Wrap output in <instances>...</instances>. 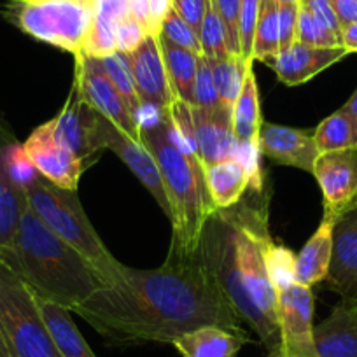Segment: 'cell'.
I'll use <instances>...</instances> for the list:
<instances>
[{
	"label": "cell",
	"instance_id": "obj_1",
	"mask_svg": "<svg viewBox=\"0 0 357 357\" xmlns=\"http://www.w3.org/2000/svg\"><path fill=\"white\" fill-rule=\"evenodd\" d=\"M72 312L112 345L172 343L202 326L243 329L200 250L193 256L168 250L154 270L123 264L112 282Z\"/></svg>",
	"mask_w": 357,
	"mask_h": 357
},
{
	"label": "cell",
	"instance_id": "obj_2",
	"mask_svg": "<svg viewBox=\"0 0 357 357\" xmlns=\"http://www.w3.org/2000/svg\"><path fill=\"white\" fill-rule=\"evenodd\" d=\"M270 195L250 190L236 205L214 211L200 242L205 264L240 321L259 336L268 354H280L279 300L268 275L264 247Z\"/></svg>",
	"mask_w": 357,
	"mask_h": 357
},
{
	"label": "cell",
	"instance_id": "obj_3",
	"mask_svg": "<svg viewBox=\"0 0 357 357\" xmlns=\"http://www.w3.org/2000/svg\"><path fill=\"white\" fill-rule=\"evenodd\" d=\"M0 257L33 293L68 312L105 286L97 268L54 235L29 205L20 219L15 245Z\"/></svg>",
	"mask_w": 357,
	"mask_h": 357
},
{
	"label": "cell",
	"instance_id": "obj_4",
	"mask_svg": "<svg viewBox=\"0 0 357 357\" xmlns=\"http://www.w3.org/2000/svg\"><path fill=\"white\" fill-rule=\"evenodd\" d=\"M142 142L153 153L170 204V250L193 256L200 250L207 219L215 211L197 151L174 132L168 116L142 126Z\"/></svg>",
	"mask_w": 357,
	"mask_h": 357
},
{
	"label": "cell",
	"instance_id": "obj_5",
	"mask_svg": "<svg viewBox=\"0 0 357 357\" xmlns=\"http://www.w3.org/2000/svg\"><path fill=\"white\" fill-rule=\"evenodd\" d=\"M25 195L29 207L54 235L60 236L93 264L105 284L114 280L123 263H119L102 242L97 229L82 208L77 191L54 186L47 178L39 175L26 188Z\"/></svg>",
	"mask_w": 357,
	"mask_h": 357
},
{
	"label": "cell",
	"instance_id": "obj_6",
	"mask_svg": "<svg viewBox=\"0 0 357 357\" xmlns=\"http://www.w3.org/2000/svg\"><path fill=\"white\" fill-rule=\"evenodd\" d=\"M97 9L98 0H8L2 15L32 39L79 56Z\"/></svg>",
	"mask_w": 357,
	"mask_h": 357
},
{
	"label": "cell",
	"instance_id": "obj_7",
	"mask_svg": "<svg viewBox=\"0 0 357 357\" xmlns=\"http://www.w3.org/2000/svg\"><path fill=\"white\" fill-rule=\"evenodd\" d=\"M0 335L11 357H61L47 333L32 289L2 257Z\"/></svg>",
	"mask_w": 357,
	"mask_h": 357
},
{
	"label": "cell",
	"instance_id": "obj_8",
	"mask_svg": "<svg viewBox=\"0 0 357 357\" xmlns=\"http://www.w3.org/2000/svg\"><path fill=\"white\" fill-rule=\"evenodd\" d=\"M74 88L89 107L95 109L133 140L142 142V125L130 111L125 98L118 93L98 58L84 54L75 56Z\"/></svg>",
	"mask_w": 357,
	"mask_h": 357
},
{
	"label": "cell",
	"instance_id": "obj_9",
	"mask_svg": "<svg viewBox=\"0 0 357 357\" xmlns=\"http://www.w3.org/2000/svg\"><path fill=\"white\" fill-rule=\"evenodd\" d=\"M23 147L44 178L58 188L77 191L79 178L88 165L58 137L53 119L37 126Z\"/></svg>",
	"mask_w": 357,
	"mask_h": 357
},
{
	"label": "cell",
	"instance_id": "obj_10",
	"mask_svg": "<svg viewBox=\"0 0 357 357\" xmlns=\"http://www.w3.org/2000/svg\"><path fill=\"white\" fill-rule=\"evenodd\" d=\"M279 300L280 356L317 357L314 343V294L312 287L293 284L277 293Z\"/></svg>",
	"mask_w": 357,
	"mask_h": 357
},
{
	"label": "cell",
	"instance_id": "obj_11",
	"mask_svg": "<svg viewBox=\"0 0 357 357\" xmlns=\"http://www.w3.org/2000/svg\"><path fill=\"white\" fill-rule=\"evenodd\" d=\"M321 188L324 215L338 218L357 205V147L321 153L312 172Z\"/></svg>",
	"mask_w": 357,
	"mask_h": 357
},
{
	"label": "cell",
	"instance_id": "obj_12",
	"mask_svg": "<svg viewBox=\"0 0 357 357\" xmlns=\"http://www.w3.org/2000/svg\"><path fill=\"white\" fill-rule=\"evenodd\" d=\"M102 118L104 116L98 114L79 97L74 86L63 109L53 118L58 137L88 167H91L105 151L104 142H102Z\"/></svg>",
	"mask_w": 357,
	"mask_h": 357
},
{
	"label": "cell",
	"instance_id": "obj_13",
	"mask_svg": "<svg viewBox=\"0 0 357 357\" xmlns=\"http://www.w3.org/2000/svg\"><path fill=\"white\" fill-rule=\"evenodd\" d=\"M132 68L137 93L142 105H151L158 112H167L177 102L170 86L160 36H147V39L132 53L125 54Z\"/></svg>",
	"mask_w": 357,
	"mask_h": 357
},
{
	"label": "cell",
	"instance_id": "obj_14",
	"mask_svg": "<svg viewBox=\"0 0 357 357\" xmlns=\"http://www.w3.org/2000/svg\"><path fill=\"white\" fill-rule=\"evenodd\" d=\"M102 142H104L105 151H112L133 172V175L153 195L156 204L170 221V204L165 193L161 172L153 153L144 146V142L133 140L105 118H102Z\"/></svg>",
	"mask_w": 357,
	"mask_h": 357
},
{
	"label": "cell",
	"instance_id": "obj_15",
	"mask_svg": "<svg viewBox=\"0 0 357 357\" xmlns=\"http://www.w3.org/2000/svg\"><path fill=\"white\" fill-rule=\"evenodd\" d=\"M190 125L202 168L236 156L238 142L233 133L229 109H198L190 105Z\"/></svg>",
	"mask_w": 357,
	"mask_h": 357
},
{
	"label": "cell",
	"instance_id": "obj_16",
	"mask_svg": "<svg viewBox=\"0 0 357 357\" xmlns=\"http://www.w3.org/2000/svg\"><path fill=\"white\" fill-rule=\"evenodd\" d=\"M326 280L342 300H357V205L336 218Z\"/></svg>",
	"mask_w": 357,
	"mask_h": 357
},
{
	"label": "cell",
	"instance_id": "obj_17",
	"mask_svg": "<svg viewBox=\"0 0 357 357\" xmlns=\"http://www.w3.org/2000/svg\"><path fill=\"white\" fill-rule=\"evenodd\" d=\"M259 151L263 156L284 167H293L312 174L319 158L314 130L264 123L261 125Z\"/></svg>",
	"mask_w": 357,
	"mask_h": 357
},
{
	"label": "cell",
	"instance_id": "obj_18",
	"mask_svg": "<svg viewBox=\"0 0 357 357\" xmlns=\"http://www.w3.org/2000/svg\"><path fill=\"white\" fill-rule=\"evenodd\" d=\"M347 50L338 47H315L294 43L287 50L279 51L275 56L268 58L263 63L275 72L277 79L286 86H300L314 79L326 68L333 67L347 56Z\"/></svg>",
	"mask_w": 357,
	"mask_h": 357
},
{
	"label": "cell",
	"instance_id": "obj_19",
	"mask_svg": "<svg viewBox=\"0 0 357 357\" xmlns=\"http://www.w3.org/2000/svg\"><path fill=\"white\" fill-rule=\"evenodd\" d=\"M317 357H357V300H342L314 328Z\"/></svg>",
	"mask_w": 357,
	"mask_h": 357
},
{
	"label": "cell",
	"instance_id": "obj_20",
	"mask_svg": "<svg viewBox=\"0 0 357 357\" xmlns=\"http://www.w3.org/2000/svg\"><path fill=\"white\" fill-rule=\"evenodd\" d=\"M247 342L250 338L245 329L233 331L221 326H202L177 336L170 345L181 357H236Z\"/></svg>",
	"mask_w": 357,
	"mask_h": 357
},
{
	"label": "cell",
	"instance_id": "obj_21",
	"mask_svg": "<svg viewBox=\"0 0 357 357\" xmlns=\"http://www.w3.org/2000/svg\"><path fill=\"white\" fill-rule=\"evenodd\" d=\"M204 174L215 211L233 207L245 197L247 190H256L252 175L236 156L208 165Z\"/></svg>",
	"mask_w": 357,
	"mask_h": 357
},
{
	"label": "cell",
	"instance_id": "obj_22",
	"mask_svg": "<svg viewBox=\"0 0 357 357\" xmlns=\"http://www.w3.org/2000/svg\"><path fill=\"white\" fill-rule=\"evenodd\" d=\"M336 218L324 215L319 228L298 252L294 263V279L301 286L312 287L328 277L333 250V226Z\"/></svg>",
	"mask_w": 357,
	"mask_h": 357
},
{
	"label": "cell",
	"instance_id": "obj_23",
	"mask_svg": "<svg viewBox=\"0 0 357 357\" xmlns=\"http://www.w3.org/2000/svg\"><path fill=\"white\" fill-rule=\"evenodd\" d=\"M33 293V291H32ZM43 321L61 357H97L72 321L70 312L33 293Z\"/></svg>",
	"mask_w": 357,
	"mask_h": 357
},
{
	"label": "cell",
	"instance_id": "obj_24",
	"mask_svg": "<svg viewBox=\"0 0 357 357\" xmlns=\"http://www.w3.org/2000/svg\"><path fill=\"white\" fill-rule=\"evenodd\" d=\"M261 125H263V116H261L259 88H257L254 68L250 65L247 68L238 98L231 109V126L236 142L243 146L259 147Z\"/></svg>",
	"mask_w": 357,
	"mask_h": 357
},
{
	"label": "cell",
	"instance_id": "obj_25",
	"mask_svg": "<svg viewBox=\"0 0 357 357\" xmlns=\"http://www.w3.org/2000/svg\"><path fill=\"white\" fill-rule=\"evenodd\" d=\"M161 53H163L165 67H167L170 86L174 89V95L177 100L191 105L193 97V84L198 70V60L200 54H195L193 51L178 47L160 36Z\"/></svg>",
	"mask_w": 357,
	"mask_h": 357
},
{
	"label": "cell",
	"instance_id": "obj_26",
	"mask_svg": "<svg viewBox=\"0 0 357 357\" xmlns=\"http://www.w3.org/2000/svg\"><path fill=\"white\" fill-rule=\"evenodd\" d=\"M4 128L0 125V137ZM26 195L16 186L0 165V256L13 249L18 231L20 219L26 208Z\"/></svg>",
	"mask_w": 357,
	"mask_h": 357
},
{
	"label": "cell",
	"instance_id": "obj_27",
	"mask_svg": "<svg viewBox=\"0 0 357 357\" xmlns=\"http://www.w3.org/2000/svg\"><path fill=\"white\" fill-rule=\"evenodd\" d=\"M211 65L212 77H214L215 88L221 104L231 111L236 98L242 89L243 79H245L247 68L252 65V61H245L238 54H228L221 58H207Z\"/></svg>",
	"mask_w": 357,
	"mask_h": 357
},
{
	"label": "cell",
	"instance_id": "obj_28",
	"mask_svg": "<svg viewBox=\"0 0 357 357\" xmlns=\"http://www.w3.org/2000/svg\"><path fill=\"white\" fill-rule=\"evenodd\" d=\"M314 139L319 154L357 147L352 119L343 107L319 123L317 128H314Z\"/></svg>",
	"mask_w": 357,
	"mask_h": 357
},
{
	"label": "cell",
	"instance_id": "obj_29",
	"mask_svg": "<svg viewBox=\"0 0 357 357\" xmlns=\"http://www.w3.org/2000/svg\"><path fill=\"white\" fill-rule=\"evenodd\" d=\"M0 165L8 174V177L23 191L40 175L37 168L33 167L23 144L11 139V135H8L6 130L0 137Z\"/></svg>",
	"mask_w": 357,
	"mask_h": 357
},
{
	"label": "cell",
	"instance_id": "obj_30",
	"mask_svg": "<svg viewBox=\"0 0 357 357\" xmlns=\"http://www.w3.org/2000/svg\"><path fill=\"white\" fill-rule=\"evenodd\" d=\"M279 6L270 0H261L259 18L254 33L252 61H264L280 51L279 39Z\"/></svg>",
	"mask_w": 357,
	"mask_h": 357
},
{
	"label": "cell",
	"instance_id": "obj_31",
	"mask_svg": "<svg viewBox=\"0 0 357 357\" xmlns=\"http://www.w3.org/2000/svg\"><path fill=\"white\" fill-rule=\"evenodd\" d=\"M104 67L105 74L111 79V82L114 84V88L118 89V93L125 98V102L128 104L130 111L135 114V118L139 119L140 125H142V119H140V114L144 111V105L140 102L139 93H137L135 81H133L132 68H130L128 60L123 53L116 51V53L109 54V56L98 58Z\"/></svg>",
	"mask_w": 357,
	"mask_h": 357
},
{
	"label": "cell",
	"instance_id": "obj_32",
	"mask_svg": "<svg viewBox=\"0 0 357 357\" xmlns=\"http://www.w3.org/2000/svg\"><path fill=\"white\" fill-rule=\"evenodd\" d=\"M264 261H266L268 275H270V280H272L277 293L296 284V279H294L296 256L289 249L279 245L275 240L270 238L264 247Z\"/></svg>",
	"mask_w": 357,
	"mask_h": 357
},
{
	"label": "cell",
	"instance_id": "obj_33",
	"mask_svg": "<svg viewBox=\"0 0 357 357\" xmlns=\"http://www.w3.org/2000/svg\"><path fill=\"white\" fill-rule=\"evenodd\" d=\"M198 37H200L202 54H204L205 58H221L233 54L231 51H229L228 36H226L225 25H222L218 13L214 11L212 4L208 6L207 15H205L204 22H202Z\"/></svg>",
	"mask_w": 357,
	"mask_h": 357
},
{
	"label": "cell",
	"instance_id": "obj_34",
	"mask_svg": "<svg viewBox=\"0 0 357 357\" xmlns=\"http://www.w3.org/2000/svg\"><path fill=\"white\" fill-rule=\"evenodd\" d=\"M298 43L315 47H338L342 37L329 30L321 20L315 18L308 9L300 6L298 11Z\"/></svg>",
	"mask_w": 357,
	"mask_h": 357
},
{
	"label": "cell",
	"instance_id": "obj_35",
	"mask_svg": "<svg viewBox=\"0 0 357 357\" xmlns=\"http://www.w3.org/2000/svg\"><path fill=\"white\" fill-rule=\"evenodd\" d=\"M191 105L198 109L225 107L221 104V100H219L218 88H215L214 77H212L211 65H208V60L204 54H200V60H198V70L197 77H195Z\"/></svg>",
	"mask_w": 357,
	"mask_h": 357
},
{
	"label": "cell",
	"instance_id": "obj_36",
	"mask_svg": "<svg viewBox=\"0 0 357 357\" xmlns=\"http://www.w3.org/2000/svg\"><path fill=\"white\" fill-rule=\"evenodd\" d=\"M160 36L165 37L167 40H170L175 46L193 51L195 54H202L200 37H198V33L195 32V30L191 29L174 9H172V11L168 13L167 18H165L160 30Z\"/></svg>",
	"mask_w": 357,
	"mask_h": 357
},
{
	"label": "cell",
	"instance_id": "obj_37",
	"mask_svg": "<svg viewBox=\"0 0 357 357\" xmlns=\"http://www.w3.org/2000/svg\"><path fill=\"white\" fill-rule=\"evenodd\" d=\"M259 8H261V0H242V2H240V22H238L240 56H242L245 61H252L254 33H256L257 18H259Z\"/></svg>",
	"mask_w": 357,
	"mask_h": 357
},
{
	"label": "cell",
	"instance_id": "obj_38",
	"mask_svg": "<svg viewBox=\"0 0 357 357\" xmlns=\"http://www.w3.org/2000/svg\"><path fill=\"white\" fill-rule=\"evenodd\" d=\"M149 36V30L132 15H126L116 23V51L128 54L135 51Z\"/></svg>",
	"mask_w": 357,
	"mask_h": 357
},
{
	"label": "cell",
	"instance_id": "obj_39",
	"mask_svg": "<svg viewBox=\"0 0 357 357\" xmlns=\"http://www.w3.org/2000/svg\"><path fill=\"white\" fill-rule=\"evenodd\" d=\"M240 2L242 0H211L212 8L221 18L228 36L229 51L240 56V39H238V22H240Z\"/></svg>",
	"mask_w": 357,
	"mask_h": 357
},
{
	"label": "cell",
	"instance_id": "obj_40",
	"mask_svg": "<svg viewBox=\"0 0 357 357\" xmlns=\"http://www.w3.org/2000/svg\"><path fill=\"white\" fill-rule=\"evenodd\" d=\"M279 39L280 51L298 43V11L300 4L279 6Z\"/></svg>",
	"mask_w": 357,
	"mask_h": 357
},
{
	"label": "cell",
	"instance_id": "obj_41",
	"mask_svg": "<svg viewBox=\"0 0 357 357\" xmlns=\"http://www.w3.org/2000/svg\"><path fill=\"white\" fill-rule=\"evenodd\" d=\"M211 0H174V11L177 13L195 32H200Z\"/></svg>",
	"mask_w": 357,
	"mask_h": 357
},
{
	"label": "cell",
	"instance_id": "obj_42",
	"mask_svg": "<svg viewBox=\"0 0 357 357\" xmlns=\"http://www.w3.org/2000/svg\"><path fill=\"white\" fill-rule=\"evenodd\" d=\"M300 6H303L305 9L312 13L317 20H321L329 30L336 33V36L342 37V26H340L338 18H336V13L333 9L331 0H300Z\"/></svg>",
	"mask_w": 357,
	"mask_h": 357
},
{
	"label": "cell",
	"instance_id": "obj_43",
	"mask_svg": "<svg viewBox=\"0 0 357 357\" xmlns=\"http://www.w3.org/2000/svg\"><path fill=\"white\" fill-rule=\"evenodd\" d=\"M172 9H174V0H149L151 36H160L161 25Z\"/></svg>",
	"mask_w": 357,
	"mask_h": 357
},
{
	"label": "cell",
	"instance_id": "obj_44",
	"mask_svg": "<svg viewBox=\"0 0 357 357\" xmlns=\"http://www.w3.org/2000/svg\"><path fill=\"white\" fill-rule=\"evenodd\" d=\"M331 4L342 30L357 23V0H331Z\"/></svg>",
	"mask_w": 357,
	"mask_h": 357
},
{
	"label": "cell",
	"instance_id": "obj_45",
	"mask_svg": "<svg viewBox=\"0 0 357 357\" xmlns=\"http://www.w3.org/2000/svg\"><path fill=\"white\" fill-rule=\"evenodd\" d=\"M128 2V11L133 18L139 20L151 36V13H149V0H126Z\"/></svg>",
	"mask_w": 357,
	"mask_h": 357
},
{
	"label": "cell",
	"instance_id": "obj_46",
	"mask_svg": "<svg viewBox=\"0 0 357 357\" xmlns=\"http://www.w3.org/2000/svg\"><path fill=\"white\" fill-rule=\"evenodd\" d=\"M342 46L347 53H357V23L342 30Z\"/></svg>",
	"mask_w": 357,
	"mask_h": 357
},
{
	"label": "cell",
	"instance_id": "obj_47",
	"mask_svg": "<svg viewBox=\"0 0 357 357\" xmlns=\"http://www.w3.org/2000/svg\"><path fill=\"white\" fill-rule=\"evenodd\" d=\"M343 109H345V112L349 114V118L352 119L354 130H356V140H357V89L352 93V97L349 98V102L343 105Z\"/></svg>",
	"mask_w": 357,
	"mask_h": 357
},
{
	"label": "cell",
	"instance_id": "obj_48",
	"mask_svg": "<svg viewBox=\"0 0 357 357\" xmlns=\"http://www.w3.org/2000/svg\"><path fill=\"white\" fill-rule=\"evenodd\" d=\"M277 6H286V4H300V0H270Z\"/></svg>",
	"mask_w": 357,
	"mask_h": 357
},
{
	"label": "cell",
	"instance_id": "obj_49",
	"mask_svg": "<svg viewBox=\"0 0 357 357\" xmlns=\"http://www.w3.org/2000/svg\"><path fill=\"white\" fill-rule=\"evenodd\" d=\"M0 357H11L9 356L8 349H6V343L4 340H2V335H0Z\"/></svg>",
	"mask_w": 357,
	"mask_h": 357
}]
</instances>
